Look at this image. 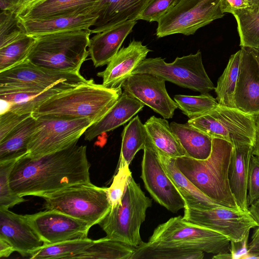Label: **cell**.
<instances>
[{
	"label": "cell",
	"instance_id": "obj_46",
	"mask_svg": "<svg viewBox=\"0 0 259 259\" xmlns=\"http://www.w3.org/2000/svg\"><path fill=\"white\" fill-rule=\"evenodd\" d=\"M248 236L240 241H230V252L232 259H242L247 250Z\"/></svg>",
	"mask_w": 259,
	"mask_h": 259
},
{
	"label": "cell",
	"instance_id": "obj_43",
	"mask_svg": "<svg viewBox=\"0 0 259 259\" xmlns=\"http://www.w3.org/2000/svg\"><path fill=\"white\" fill-rule=\"evenodd\" d=\"M259 199V157L251 156L248 177L247 204L249 207Z\"/></svg>",
	"mask_w": 259,
	"mask_h": 259
},
{
	"label": "cell",
	"instance_id": "obj_44",
	"mask_svg": "<svg viewBox=\"0 0 259 259\" xmlns=\"http://www.w3.org/2000/svg\"><path fill=\"white\" fill-rule=\"evenodd\" d=\"M32 113L18 114L6 111L0 114V142Z\"/></svg>",
	"mask_w": 259,
	"mask_h": 259
},
{
	"label": "cell",
	"instance_id": "obj_51",
	"mask_svg": "<svg viewBox=\"0 0 259 259\" xmlns=\"http://www.w3.org/2000/svg\"><path fill=\"white\" fill-rule=\"evenodd\" d=\"M248 211L259 226V199L249 207Z\"/></svg>",
	"mask_w": 259,
	"mask_h": 259
},
{
	"label": "cell",
	"instance_id": "obj_8",
	"mask_svg": "<svg viewBox=\"0 0 259 259\" xmlns=\"http://www.w3.org/2000/svg\"><path fill=\"white\" fill-rule=\"evenodd\" d=\"M35 126L26 156L38 157L77 143L94 122L87 118H70L53 115L34 116Z\"/></svg>",
	"mask_w": 259,
	"mask_h": 259
},
{
	"label": "cell",
	"instance_id": "obj_52",
	"mask_svg": "<svg viewBox=\"0 0 259 259\" xmlns=\"http://www.w3.org/2000/svg\"><path fill=\"white\" fill-rule=\"evenodd\" d=\"M212 258L215 259H232V255L230 252L221 253L215 254Z\"/></svg>",
	"mask_w": 259,
	"mask_h": 259
},
{
	"label": "cell",
	"instance_id": "obj_41",
	"mask_svg": "<svg viewBox=\"0 0 259 259\" xmlns=\"http://www.w3.org/2000/svg\"><path fill=\"white\" fill-rule=\"evenodd\" d=\"M132 176L129 165L119 163L118 170L111 186L107 188V194L111 208L120 203L128 180Z\"/></svg>",
	"mask_w": 259,
	"mask_h": 259
},
{
	"label": "cell",
	"instance_id": "obj_27",
	"mask_svg": "<svg viewBox=\"0 0 259 259\" xmlns=\"http://www.w3.org/2000/svg\"><path fill=\"white\" fill-rule=\"evenodd\" d=\"M101 0H44L21 9L17 16L25 19H43L71 15L94 10Z\"/></svg>",
	"mask_w": 259,
	"mask_h": 259
},
{
	"label": "cell",
	"instance_id": "obj_4",
	"mask_svg": "<svg viewBox=\"0 0 259 259\" xmlns=\"http://www.w3.org/2000/svg\"><path fill=\"white\" fill-rule=\"evenodd\" d=\"M91 29L66 31L34 36L36 40L26 60L47 69L79 72L89 55Z\"/></svg>",
	"mask_w": 259,
	"mask_h": 259
},
{
	"label": "cell",
	"instance_id": "obj_48",
	"mask_svg": "<svg viewBox=\"0 0 259 259\" xmlns=\"http://www.w3.org/2000/svg\"><path fill=\"white\" fill-rule=\"evenodd\" d=\"M221 7L223 13L232 14L236 10L244 8L248 6L243 0H222Z\"/></svg>",
	"mask_w": 259,
	"mask_h": 259
},
{
	"label": "cell",
	"instance_id": "obj_54",
	"mask_svg": "<svg viewBox=\"0 0 259 259\" xmlns=\"http://www.w3.org/2000/svg\"><path fill=\"white\" fill-rule=\"evenodd\" d=\"M44 1V0H33L30 3H29V4L26 5V6H28V5H32V4H34L35 3H36L37 2H40V1ZM26 6H25V7H26Z\"/></svg>",
	"mask_w": 259,
	"mask_h": 259
},
{
	"label": "cell",
	"instance_id": "obj_36",
	"mask_svg": "<svg viewBox=\"0 0 259 259\" xmlns=\"http://www.w3.org/2000/svg\"><path fill=\"white\" fill-rule=\"evenodd\" d=\"M95 240L89 238L66 240L52 244L43 245L29 255L31 259L74 258L89 246Z\"/></svg>",
	"mask_w": 259,
	"mask_h": 259
},
{
	"label": "cell",
	"instance_id": "obj_11",
	"mask_svg": "<svg viewBox=\"0 0 259 259\" xmlns=\"http://www.w3.org/2000/svg\"><path fill=\"white\" fill-rule=\"evenodd\" d=\"M222 0H180L157 22L156 35L194 34L199 28L224 16Z\"/></svg>",
	"mask_w": 259,
	"mask_h": 259
},
{
	"label": "cell",
	"instance_id": "obj_20",
	"mask_svg": "<svg viewBox=\"0 0 259 259\" xmlns=\"http://www.w3.org/2000/svg\"><path fill=\"white\" fill-rule=\"evenodd\" d=\"M17 18L24 32L27 35L36 36L66 31L90 30L95 24L98 16L92 10L43 19Z\"/></svg>",
	"mask_w": 259,
	"mask_h": 259
},
{
	"label": "cell",
	"instance_id": "obj_10",
	"mask_svg": "<svg viewBox=\"0 0 259 259\" xmlns=\"http://www.w3.org/2000/svg\"><path fill=\"white\" fill-rule=\"evenodd\" d=\"M256 117L235 108L219 105L200 116L189 119L188 123L212 138L226 140L232 145L253 143Z\"/></svg>",
	"mask_w": 259,
	"mask_h": 259
},
{
	"label": "cell",
	"instance_id": "obj_9",
	"mask_svg": "<svg viewBox=\"0 0 259 259\" xmlns=\"http://www.w3.org/2000/svg\"><path fill=\"white\" fill-rule=\"evenodd\" d=\"M141 73L157 75L165 81L201 94L208 93L215 88L205 70L200 50L194 54L177 57L171 63H166L160 57L146 58L132 74Z\"/></svg>",
	"mask_w": 259,
	"mask_h": 259
},
{
	"label": "cell",
	"instance_id": "obj_33",
	"mask_svg": "<svg viewBox=\"0 0 259 259\" xmlns=\"http://www.w3.org/2000/svg\"><path fill=\"white\" fill-rule=\"evenodd\" d=\"M241 47L259 48V3L235 10Z\"/></svg>",
	"mask_w": 259,
	"mask_h": 259
},
{
	"label": "cell",
	"instance_id": "obj_53",
	"mask_svg": "<svg viewBox=\"0 0 259 259\" xmlns=\"http://www.w3.org/2000/svg\"><path fill=\"white\" fill-rule=\"evenodd\" d=\"M247 6H252L259 3V0H243Z\"/></svg>",
	"mask_w": 259,
	"mask_h": 259
},
{
	"label": "cell",
	"instance_id": "obj_32",
	"mask_svg": "<svg viewBox=\"0 0 259 259\" xmlns=\"http://www.w3.org/2000/svg\"><path fill=\"white\" fill-rule=\"evenodd\" d=\"M241 51H238L230 57L228 64L219 77L214 91L220 106L235 108L234 96L238 80Z\"/></svg>",
	"mask_w": 259,
	"mask_h": 259
},
{
	"label": "cell",
	"instance_id": "obj_13",
	"mask_svg": "<svg viewBox=\"0 0 259 259\" xmlns=\"http://www.w3.org/2000/svg\"><path fill=\"white\" fill-rule=\"evenodd\" d=\"M183 219L189 222L216 231L230 241L237 242L249 235L258 225L248 211L224 206L208 209L185 208Z\"/></svg>",
	"mask_w": 259,
	"mask_h": 259
},
{
	"label": "cell",
	"instance_id": "obj_5",
	"mask_svg": "<svg viewBox=\"0 0 259 259\" xmlns=\"http://www.w3.org/2000/svg\"><path fill=\"white\" fill-rule=\"evenodd\" d=\"M152 200L146 196L132 176L128 180L121 202L111 208L98 225L106 237L137 248L144 242L140 228Z\"/></svg>",
	"mask_w": 259,
	"mask_h": 259
},
{
	"label": "cell",
	"instance_id": "obj_31",
	"mask_svg": "<svg viewBox=\"0 0 259 259\" xmlns=\"http://www.w3.org/2000/svg\"><path fill=\"white\" fill-rule=\"evenodd\" d=\"M121 138L119 163L129 165L137 153L143 150L149 141L144 124L138 115L124 127Z\"/></svg>",
	"mask_w": 259,
	"mask_h": 259
},
{
	"label": "cell",
	"instance_id": "obj_21",
	"mask_svg": "<svg viewBox=\"0 0 259 259\" xmlns=\"http://www.w3.org/2000/svg\"><path fill=\"white\" fill-rule=\"evenodd\" d=\"M152 0H101L93 10L98 18L91 34L112 28L125 21L136 20Z\"/></svg>",
	"mask_w": 259,
	"mask_h": 259
},
{
	"label": "cell",
	"instance_id": "obj_6",
	"mask_svg": "<svg viewBox=\"0 0 259 259\" xmlns=\"http://www.w3.org/2000/svg\"><path fill=\"white\" fill-rule=\"evenodd\" d=\"M107 188L91 183L73 185L44 197V207L84 221L92 227L98 224L111 209Z\"/></svg>",
	"mask_w": 259,
	"mask_h": 259
},
{
	"label": "cell",
	"instance_id": "obj_23",
	"mask_svg": "<svg viewBox=\"0 0 259 259\" xmlns=\"http://www.w3.org/2000/svg\"><path fill=\"white\" fill-rule=\"evenodd\" d=\"M253 146L249 143L233 144L229 168L231 192L239 208L244 211H248L247 183Z\"/></svg>",
	"mask_w": 259,
	"mask_h": 259
},
{
	"label": "cell",
	"instance_id": "obj_28",
	"mask_svg": "<svg viewBox=\"0 0 259 259\" xmlns=\"http://www.w3.org/2000/svg\"><path fill=\"white\" fill-rule=\"evenodd\" d=\"M144 125L152 146L158 152L172 158L186 156L165 118L152 116Z\"/></svg>",
	"mask_w": 259,
	"mask_h": 259
},
{
	"label": "cell",
	"instance_id": "obj_18",
	"mask_svg": "<svg viewBox=\"0 0 259 259\" xmlns=\"http://www.w3.org/2000/svg\"><path fill=\"white\" fill-rule=\"evenodd\" d=\"M0 237L9 241L23 256H29L44 245L26 215L0 208Z\"/></svg>",
	"mask_w": 259,
	"mask_h": 259
},
{
	"label": "cell",
	"instance_id": "obj_1",
	"mask_svg": "<svg viewBox=\"0 0 259 259\" xmlns=\"http://www.w3.org/2000/svg\"><path fill=\"white\" fill-rule=\"evenodd\" d=\"M87 147L77 143L38 157L26 155L10 175L12 189L20 196L46 195L68 187L91 183Z\"/></svg>",
	"mask_w": 259,
	"mask_h": 259
},
{
	"label": "cell",
	"instance_id": "obj_47",
	"mask_svg": "<svg viewBox=\"0 0 259 259\" xmlns=\"http://www.w3.org/2000/svg\"><path fill=\"white\" fill-rule=\"evenodd\" d=\"M33 0H0L1 11L17 13Z\"/></svg>",
	"mask_w": 259,
	"mask_h": 259
},
{
	"label": "cell",
	"instance_id": "obj_24",
	"mask_svg": "<svg viewBox=\"0 0 259 259\" xmlns=\"http://www.w3.org/2000/svg\"><path fill=\"white\" fill-rule=\"evenodd\" d=\"M61 88H7L0 87L1 113L12 111L18 114L32 113L42 103L63 91Z\"/></svg>",
	"mask_w": 259,
	"mask_h": 259
},
{
	"label": "cell",
	"instance_id": "obj_15",
	"mask_svg": "<svg viewBox=\"0 0 259 259\" xmlns=\"http://www.w3.org/2000/svg\"><path fill=\"white\" fill-rule=\"evenodd\" d=\"M26 216L44 245L88 238L92 227L84 221L54 210Z\"/></svg>",
	"mask_w": 259,
	"mask_h": 259
},
{
	"label": "cell",
	"instance_id": "obj_17",
	"mask_svg": "<svg viewBox=\"0 0 259 259\" xmlns=\"http://www.w3.org/2000/svg\"><path fill=\"white\" fill-rule=\"evenodd\" d=\"M234 101L236 108L259 114V57L255 49L243 47Z\"/></svg>",
	"mask_w": 259,
	"mask_h": 259
},
{
	"label": "cell",
	"instance_id": "obj_29",
	"mask_svg": "<svg viewBox=\"0 0 259 259\" xmlns=\"http://www.w3.org/2000/svg\"><path fill=\"white\" fill-rule=\"evenodd\" d=\"M169 124L187 156L199 160L209 156L213 138L188 122L182 124L171 122Z\"/></svg>",
	"mask_w": 259,
	"mask_h": 259
},
{
	"label": "cell",
	"instance_id": "obj_2",
	"mask_svg": "<svg viewBox=\"0 0 259 259\" xmlns=\"http://www.w3.org/2000/svg\"><path fill=\"white\" fill-rule=\"evenodd\" d=\"M232 150L231 143L213 138L211 152L207 158L199 160L184 156L176 160L182 174L206 196L225 207L241 210L229 184Z\"/></svg>",
	"mask_w": 259,
	"mask_h": 259
},
{
	"label": "cell",
	"instance_id": "obj_42",
	"mask_svg": "<svg viewBox=\"0 0 259 259\" xmlns=\"http://www.w3.org/2000/svg\"><path fill=\"white\" fill-rule=\"evenodd\" d=\"M180 0H152L137 18L149 22L158 21Z\"/></svg>",
	"mask_w": 259,
	"mask_h": 259
},
{
	"label": "cell",
	"instance_id": "obj_3",
	"mask_svg": "<svg viewBox=\"0 0 259 259\" xmlns=\"http://www.w3.org/2000/svg\"><path fill=\"white\" fill-rule=\"evenodd\" d=\"M122 93L121 87L108 88L95 83L91 79L51 97L32 115L87 118L94 123L107 113Z\"/></svg>",
	"mask_w": 259,
	"mask_h": 259
},
{
	"label": "cell",
	"instance_id": "obj_16",
	"mask_svg": "<svg viewBox=\"0 0 259 259\" xmlns=\"http://www.w3.org/2000/svg\"><path fill=\"white\" fill-rule=\"evenodd\" d=\"M165 80L153 74H132L121 85L123 92L148 106L163 118H172L178 108L169 96Z\"/></svg>",
	"mask_w": 259,
	"mask_h": 259
},
{
	"label": "cell",
	"instance_id": "obj_39",
	"mask_svg": "<svg viewBox=\"0 0 259 259\" xmlns=\"http://www.w3.org/2000/svg\"><path fill=\"white\" fill-rule=\"evenodd\" d=\"M20 158L0 161V208L9 209L26 200L12 189L10 175L16 162Z\"/></svg>",
	"mask_w": 259,
	"mask_h": 259
},
{
	"label": "cell",
	"instance_id": "obj_38",
	"mask_svg": "<svg viewBox=\"0 0 259 259\" xmlns=\"http://www.w3.org/2000/svg\"><path fill=\"white\" fill-rule=\"evenodd\" d=\"M174 99L189 119L205 114L219 105L216 99L208 93L198 96L177 95Z\"/></svg>",
	"mask_w": 259,
	"mask_h": 259
},
{
	"label": "cell",
	"instance_id": "obj_14",
	"mask_svg": "<svg viewBox=\"0 0 259 259\" xmlns=\"http://www.w3.org/2000/svg\"><path fill=\"white\" fill-rule=\"evenodd\" d=\"M143 151L141 178L147 191L155 201L172 212L184 208L185 201L165 172L149 139Z\"/></svg>",
	"mask_w": 259,
	"mask_h": 259
},
{
	"label": "cell",
	"instance_id": "obj_34",
	"mask_svg": "<svg viewBox=\"0 0 259 259\" xmlns=\"http://www.w3.org/2000/svg\"><path fill=\"white\" fill-rule=\"evenodd\" d=\"M136 248L106 236L94 243L74 258L129 259Z\"/></svg>",
	"mask_w": 259,
	"mask_h": 259
},
{
	"label": "cell",
	"instance_id": "obj_30",
	"mask_svg": "<svg viewBox=\"0 0 259 259\" xmlns=\"http://www.w3.org/2000/svg\"><path fill=\"white\" fill-rule=\"evenodd\" d=\"M35 126L32 114L0 142V161L20 158L26 155Z\"/></svg>",
	"mask_w": 259,
	"mask_h": 259
},
{
	"label": "cell",
	"instance_id": "obj_12",
	"mask_svg": "<svg viewBox=\"0 0 259 259\" xmlns=\"http://www.w3.org/2000/svg\"><path fill=\"white\" fill-rule=\"evenodd\" d=\"M79 72L53 70L36 65L27 60L0 72V87L7 88H61L65 90L87 81Z\"/></svg>",
	"mask_w": 259,
	"mask_h": 259
},
{
	"label": "cell",
	"instance_id": "obj_55",
	"mask_svg": "<svg viewBox=\"0 0 259 259\" xmlns=\"http://www.w3.org/2000/svg\"><path fill=\"white\" fill-rule=\"evenodd\" d=\"M256 49V51L257 52V55L259 57V48H257V49Z\"/></svg>",
	"mask_w": 259,
	"mask_h": 259
},
{
	"label": "cell",
	"instance_id": "obj_7",
	"mask_svg": "<svg viewBox=\"0 0 259 259\" xmlns=\"http://www.w3.org/2000/svg\"><path fill=\"white\" fill-rule=\"evenodd\" d=\"M149 242L159 245L201 251L217 254L230 252V240L211 229L185 221L183 217L171 218L158 225Z\"/></svg>",
	"mask_w": 259,
	"mask_h": 259
},
{
	"label": "cell",
	"instance_id": "obj_45",
	"mask_svg": "<svg viewBox=\"0 0 259 259\" xmlns=\"http://www.w3.org/2000/svg\"><path fill=\"white\" fill-rule=\"evenodd\" d=\"M259 259V226L255 228L251 241L248 243L246 253L242 259Z\"/></svg>",
	"mask_w": 259,
	"mask_h": 259
},
{
	"label": "cell",
	"instance_id": "obj_19",
	"mask_svg": "<svg viewBox=\"0 0 259 259\" xmlns=\"http://www.w3.org/2000/svg\"><path fill=\"white\" fill-rule=\"evenodd\" d=\"M151 51L141 41L133 40L112 58L106 69L97 73L103 78L102 84L108 88L121 87L137 67Z\"/></svg>",
	"mask_w": 259,
	"mask_h": 259
},
{
	"label": "cell",
	"instance_id": "obj_35",
	"mask_svg": "<svg viewBox=\"0 0 259 259\" xmlns=\"http://www.w3.org/2000/svg\"><path fill=\"white\" fill-rule=\"evenodd\" d=\"M204 252L165 247L148 241L136 248L129 259H202Z\"/></svg>",
	"mask_w": 259,
	"mask_h": 259
},
{
	"label": "cell",
	"instance_id": "obj_25",
	"mask_svg": "<svg viewBox=\"0 0 259 259\" xmlns=\"http://www.w3.org/2000/svg\"><path fill=\"white\" fill-rule=\"evenodd\" d=\"M144 106L138 100L123 92L107 113L88 128L84 133V140L91 141L98 136L125 124L141 111Z\"/></svg>",
	"mask_w": 259,
	"mask_h": 259
},
{
	"label": "cell",
	"instance_id": "obj_50",
	"mask_svg": "<svg viewBox=\"0 0 259 259\" xmlns=\"http://www.w3.org/2000/svg\"><path fill=\"white\" fill-rule=\"evenodd\" d=\"M252 154L259 157V114L256 117V132Z\"/></svg>",
	"mask_w": 259,
	"mask_h": 259
},
{
	"label": "cell",
	"instance_id": "obj_37",
	"mask_svg": "<svg viewBox=\"0 0 259 259\" xmlns=\"http://www.w3.org/2000/svg\"><path fill=\"white\" fill-rule=\"evenodd\" d=\"M36 38L26 33L0 48V72L17 65L27 58Z\"/></svg>",
	"mask_w": 259,
	"mask_h": 259
},
{
	"label": "cell",
	"instance_id": "obj_22",
	"mask_svg": "<svg viewBox=\"0 0 259 259\" xmlns=\"http://www.w3.org/2000/svg\"><path fill=\"white\" fill-rule=\"evenodd\" d=\"M136 23V20L127 21L90 37L88 51L95 67L109 63Z\"/></svg>",
	"mask_w": 259,
	"mask_h": 259
},
{
	"label": "cell",
	"instance_id": "obj_26",
	"mask_svg": "<svg viewBox=\"0 0 259 259\" xmlns=\"http://www.w3.org/2000/svg\"><path fill=\"white\" fill-rule=\"evenodd\" d=\"M157 153L165 172L185 201V208L205 210L223 206L206 196L192 184L178 168L176 158Z\"/></svg>",
	"mask_w": 259,
	"mask_h": 259
},
{
	"label": "cell",
	"instance_id": "obj_49",
	"mask_svg": "<svg viewBox=\"0 0 259 259\" xmlns=\"http://www.w3.org/2000/svg\"><path fill=\"white\" fill-rule=\"evenodd\" d=\"M15 251L11 244L6 239L0 237V257H7Z\"/></svg>",
	"mask_w": 259,
	"mask_h": 259
},
{
	"label": "cell",
	"instance_id": "obj_40",
	"mask_svg": "<svg viewBox=\"0 0 259 259\" xmlns=\"http://www.w3.org/2000/svg\"><path fill=\"white\" fill-rule=\"evenodd\" d=\"M25 34L19 25L16 13L8 11H1L0 48Z\"/></svg>",
	"mask_w": 259,
	"mask_h": 259
}]
</instances>
